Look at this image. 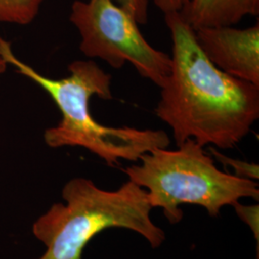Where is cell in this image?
<instances>
[{
    "instance_id": "obj_1",
    "label": "cell",
    "mask_w": 259,
    "mask_h": 259,
    "mask_svg": "<svg viewBox=\"0 0 259 259\" xmlns=\"http://www.w3.org/2000/svg\"><path fill=\"white\" fill-rule=\"evenodd\" d=\"M172 38V65L155 110L173 132L177 145L231 149L259 118V88L217 68L198 46L180 12L164 14Z\"/></svg>"
},
{
    "instance_id": "obj_2",
    "label": "cell",
    "mask_w": 259,
    "mask_h": 259,
    "mask_svg": "<svg viewBox=\"0 0 259 259\" xmlns=\"http://www.w3.org/2000/svg\"><path fill=\"white\" fill-rule=\"evenodd\" d=\"M0 56L19 74L40 87L61 111L58 125L45 132L49 147H83L113 166L120 159L138 161L144 154L169 146L170 139L164 131L107 127L94 119L90 110L91 99L97 96L109 100L112 93L111 75L93 60L75 61L68 65L67 77L52 79L19 60L9 41L1 37Z\"/></svg>"
},
{
    "instance_id": "obj_3",
    "label": "cell",
    "mask_w": 259,
    "mask_h": 259,
    "mask_svg": "<svg viewBox=\"0 0 259 259\" xmlns=\"http://www.w3.org/2000/svg\"><path fill=\"white\" fill-rule=\"evenodd\" d=\"M62 194L66 204H53L33 226L35 236L47 246L37 259H82L89 242L111 228L138 232L154 249L165 241L164 232L151 220L146 190L131 181L107 191L91 180L76 178Z\"/></svg>"
},
{
    "instance_id": "obj_4",
    "label": "cell",
    "mask_w": 259,
    "mask_h": 259,
    "mask_svg": "<svg viewBox=\"0 0 259 259\" xmlns=\"http://www.w3.org/2000/svg\"><path fill=\"white\" fill-rule=\"evenodd\" d=\"M139 164L124 172L131 182L147 189L149 203L162 208L171 224L181 222V205L203 206L210 216L242 198L258 201L257 183L220 171L203 146L187 139L177 150L157 148L144 154Z\"/></svg>"
},
{
    "instance_id": "obj_5",
    "label": "cell",
    "mask_w": 259,
    "mask_h": 259,
    "mask_svg": "<svg viewBox=\"0 0 259 259\" xmlns=\"http://www.w3.org/2000/svg\"><path fill=\"white\" fill-rule=\"evenodd\" d=\"M69 19L81 36L80 50L114 69L133 65L141 77L161 88L171 71V56L152 47L139 23L111 0H76Z\"/></svg>"
},
{
    "instance_id": "obj_6",
    "label": "cell",
    "mask_w": 259,
    "mask_h": 259,
    "mask_svg": "<svg viewBox=\"0 0 259 259\" xmlns=\"http://www.w3.org/2000/svg\"><path fill=\"white\" fill-rule=\"evenodd\" d=\"M195 37L204 56L223 72L259 88V24L246 29L200 28Z\"/></svg>"
},
{
    "instance_id": "obj_7",
    "label": "cell",
    "mask_w": 259,
    "mask_h": 259,
    "mask_svg": "<svg viewBox=\"0 0 259 259\" xmlns=\"http://www.w3.org/2000/svg\"><path fill=\"white\" fill-rule=\"evenodd\" d=\"M259 0H188L180 11L193 30L234 26L248 16H257Z\"/></svg>"
},
{
    "instance_id": "obj_8",
    "label": "cell",
    "mask_w": 259,
    "mask_h": 259,
    "mask_svg": "<svg viewBox=\"0 0 259 259\" xmlns=\"http://www.w3.org/2000/svg\"><path fill=\"white\" fill-rule=\"evenodd\" d=\"M44 0H0V23L27 25L39 12Z\"/></svg>"
},
{
    "instance_id": "obj_9",
    "label": "cell",
    "mask_w": 259,
    "mask_h": 259,
    "mask_svg": "<svg viewBox=\"0 0 259 259\" xmlns=\"http://www.w3.org/2000/svg\"><path fill=\"white\" fill-rule=\"evenodd\" d=\"M209 150L212 153L214 157L216 158V160H218L220 163H222L224 166L231 167L233 169L234 176L243 178V179H249L252 181L258 180L259 167L257 164L250 163V162L243 161L239 159H233L232 157H227L213 147H210Z\"/></svg>"
},
{
    "instance_id": "obj_10",
    "label": "cell",
    "mask_w": 259,
    "mask_h": 259,
    "mask_svg": "<svg viewBox=\"0 0 259 259\" xmlns=\"http://www.w3.org/2000/svg\"><path fill=\"white\" fill-rule=\"evenodd\" d=\"M127 11L139 24L148 21L149 0H111Z\"/></svg>"
},
{
    "instance_id": "obj_11",
    "label": "cell",
    "mask_w": 259,
    "mask_h": 259,
    "mask_svg": "<svg viewBox=\"0 0 259 259\" xmlns=\"http://www.w3.org/2000/svg\"><path fill=\"white\" fill-rule=\"evenodd\" d=\"M235 212L238 215V217L244 223H246L250 227L251 232L254 235V238H256L257 243L259 239V206L255 205H244L236 202L232 204Z\"/></svg>"
},
{
    "instance_id": "obj_12",
    "label": "cell",
    "mask_w": 259,
    "mask_h": 259,
    "mask_svg": "<svg viewBox=\"0 0 259 259\" xmlns=\"http://www.w3.org/2000/svg\"><path fill=\"white\" fill-rule=\"evenodd\" d=\"M188 0H154L158 9L164 14L171 12H180Z\"/></svg>"
},
{
    "instance_id": "obj_13",
    "label": "cell",
    "mask_w": 259,
    "mask_h": 259,
    "mask_svg": "<svg viewBox=\"0 0 259 259\" xmlns=\"http://www.w3.org/2000/svg\"><path fill=\"white\" fill-rule=\"evenodd\" d=\"M7 63L4 61V59L0 56V75L3 74L7 69Z\"/></svg>"
}]
</instances>
